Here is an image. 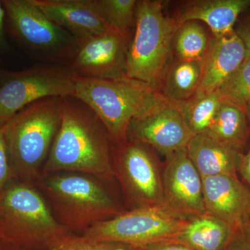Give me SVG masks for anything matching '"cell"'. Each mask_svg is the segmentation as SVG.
Wrapping results in <instances>:
<instances>
[{
  "label": "cell",
  "mask_w": 250,
  "mask_h": 250,
  "mask_svg": "<svg viewBox=\"0 0 250 250\" xmlns=\"http://www.w3.org/2000/svg\"><path fill=\"white\" fill-rule=\"evenodd\" d=\"M57 25L77 41L113 29L100 17L93 0H33Z\"/></svg>",
  "instance_id": "obj_15"
},
{
  "label": "cell",
  "mask_w": 250,
  "mask_h": 250,
  "mask_svg": "<svg viewBox=\"0 0 250 250\" xmlns=\"http://www.w3.org/2000/svg\"><path fill=\"white\" fill-rule=\"evenodd\" d=\"M141 250H193L191 248L179 243V242L174 241V240H169L160 242V243H155V244L150 245L144 247V248H140Z\"/></svg>",
  "instance_id": "obj_29"
},
{
  "label": "cell",
  "mask_w": 250,
  "mask_h": 250,
  "mask_svg": "<svg viewBox=\"0 0 250 250\" xmlns=\"http://www.w3.org/2000/svg\"><path fill=\"white\" fill-rule=\"evenodd\" d=\"M162 182L166 208L188 218L205 213L202 178L186 148L166 156Z\"/></svg>",
  "instance_id": "obj_13"
},
{
  "label": "cell",
  "mask_w": 250,
  "mask_h": 250,
  "mask_svg": "<svg viewBox=\"0 0 250 250\" xmlns=\"http://www.w3.org/2000/svg\"><path fill=\"white\" fill-rule=\"evenodd\" d=\"M111 142L104 126L85 104L72 96L62 98V123L44 170L112 179L115 172Z\"/></svg>",
  "instance_id": "obj_1"
},
{
  "label": "cell",
  "mask_w": 250,
  "mask_h": 250,
  "mask_svg": "<svg viewBox=\"0 0 250 250\" xmlns=\"http://www.w3.org/2000/svg\"><path fill=\"white\" fill-rule=\"evenodd\" d=\"M206 212L233 228L250 222V188L234 175L202 179Z\"/></svg>",
  "instance_id": "obj_14"
},
{
  "label": "cell",
  "mask_w": 250,
  "mask_h": 250,
  "mask_svg": "<svg viewBox=\"0 0 250 250\" xmlns=\"http://www.w3.org/2000/svg\"><path fill=\"white\" fill-rule=\"evenodd\" d=\"M149 147L126 140L113 155L114 172L137 207L164 206L162 171Z\"/></svg>",
  "instance_id": "obj_10"
},
{
  "label": "cell",
  "mask_w": 250,
  "mask_h": 250,
  "mask_svg": "<svg viewBox=\"0 0 250 250\" xmlns=\"http://www.w3.org/2000/svg\"><path fill=\"white\" fill-rule=\"evenodd\" d=\"M238 172L250 186V147L246 154H242L241 161L238 165Z\"/></svg>",
  "instance_id": "obj_30"
},
{
  "label": "cell",
  "mask_w": 250,
  "mask_h": 250,
  "mask_svg": "<svg viewBox=\"0 0 250 250\" xmlns=\"http://www.w3.org/2000/svg\"><path fill=\"white\" fill-rule=\"evenodd\" d=\"M45 187L62 225L71 232L83 233L95 224L122 213L106 189L88 176H54L45 182Z\"/></svg>",
  "instance_id": "obj_6"
},
{
  "label": "cell",
  "mask_w": 250,
  "mask_h": 250,
  "mask_svg": "<svg viewBox=\"0 0 250 250\" xmlns=\"http://www.w3.org/2000/svg\"><path fill=\"white\" fill-rule=\"evenodd\" d=\"M189 219L164 206L136 207L95 224L82 235L95 241L115 242L140 249L173 240Z\"/></svg>",
  "instance_id": "obj_8"
},
{
  "label": "cell",
  "mask_w": 250,
  "mask_h": 250,
  "mask_svg": "<svg viewBox=\"0 0 250 250\" xmlns=\"http://www.w3.org/2000/svg\"><path fill=\"white\" fill-rule=\"evenodd\" d=\"M62 118V98L31 104L3 125L15 178L26 181L47 159Z\"/></svg>",
  "instance_id": "obj_5"
},
{
  "label": "cell",
  "mask_w": 250,
  "mask_h": 250,
  "mask_svg": "<svg viewBox=\"0 0 250 250\" xmlns=\"http://www.w3.org/2000/svg\"><path fill=\"white\" fill-rule=\"evenodd\" d=\"M0 250H22L17 248V247L6 243V242L0 240Z\"/></svg>",
  "instance_id": "obj_33"
},
{
  "label": "cell",
  "mask_w": 250,
  "mask_h": 250,
  "mask_svg": "<svg viewBox=\"0 0 250 250\" xmlns=\"http://www.w3.org/2000/svg\"><path fill=\"white\" fill-rule=\"evenodd\" d=\"M233 229L223 220L205 212L189 219L173 240L193 250H225Z\"/></svg>",
  "instance_id": "obj_19"
},
{
  "label": "cell",
  "mask_w": 250,
  "mask_h": 250,
  "mask_svg": "<svg viewBox=\"0 0 250 250\" xmlns=\"http://www.w3.org/2000/svg\"><path fill=\"white\" fill-rule=\"evenodd\" d=\"M248 121L245 110L223 101L204 135L224 146L242 152L249 136Z\"/></svg>",
  "instance_id": "obj_20"
},
{
  "label": "cell",
  "mask_w": 250,
  "mask_h": 250,
  "mask_svg": "<svg viewBox=\"0 0 250 250\" xmlns=\"http://www.w3.org/2000/svg\"><path fill=\"white\" fill-rule=\"evenodd\" d=\"M14 178L15 176L10 161L3 125L0 123V190Z\"/></svg>",
  "instance_id": "obj_27"
},
{
  "label": "cell",
  "mask_w": 250,
  "mask_h": 250,
  "mask_svg": "<svg viewBox=\"0 0 250 250\" xmlns=\"http://www.w3.org/2000/svg\"><path fill=\"white\" fill-rule=\"evenodd\" d=\"M71 234L26 181L12 179L0 190L1 241L22 250H48Z\"/></svg>",
  "instance_id": "obj_2"
},
{
  "label": "cell",
  "mask_w": 250,
  "mask_h": 250,
  "mask_svg": "<svg viewBox=\"0 0 250 250\" xmlns=\"http://www.w3.org/2000/svg\"><path fill=\"white\" fill-rule=\"evenodd\" d=\"M48 250H141L136 247L115 243L90 239L83 235H69Z\"/></svg>",
  "instance_id": "obj_26"
},
{
  "label": "cell",
  "mask_w": 250,
  "mask_h": 250,
  "mask_svg": "<svg viewBox=\"0 0 250 250\" xmlns=\"http://www.w3.org/2000/svg\"><path fill=\"white\" fill-rule=\"evenodd\" d=\"M223 103L218 90L213 93H196L191 99L178 104L188 128L193 135L205 134Z\"/></svg>",
  "instance_id": "obj_23"
},
{
  "label": "cell",
  "mask_w": 250,
  "mask_h": 250,
  "mask_svg": "<svg viewBox=\"0 0 250 250\" xmlns=\"http://www.w3.org/2000/svg\"><path fill=\"white\" fill-rule=\"evenodd\" d=\"M5 19H6V12L3 6L2 1H0V48H4L6 46L4 34Z\"/></svg>",
  "instance_id": "obj_32"
},
{
  "label": "cell",
  "mask_w": 250,
  "mask_h": 250,
  "mask_svg": "<svg viewBox=\"0 0 250 250\" xmlns=\"http://www.w3.org/2000/svg\"><path fill=\"white\" fill-rule=\"evenodd\" d=\"M75 77L70 67L57 64L3 72L0 75V123L4 125L23 108L42 99L73 96Z\"/></svg>",
  "instance_id": "obj_9"
},
{
  "label": "cell",
  "mask_w": 250,
  "mask_h": 250,
  "mask_svg": "<svg viewBox=\"0 0 250 250\" xmlns=\"http://www.w3.org/2000/svg\"><path fill=\"white\" fill-rule=\"evenodd\" d=\"M186 149L202 179L237 175L243 153L224 146L204 134L193 135Z\"/></svg>",
  "instance_id": "obj_18"
},
{
  "label": "cell",
  "mask_w": 250,
  "mask_h": 250,
  "mask_svg": "<svg viewBox=\"0 0 250 250\" xmlns=\"http://www.w3.org/2000/svg\"><path fill=\"white\" fill-rule=\"evenodd\" d=\"M245 111H246V114L248 121L250 122V104L249 105L247 106L246 109H245Z\"/></svg>",
  "instance_id": "obj_34"
},
{
  "label": "cell",
  "mask_w": 250,
  "mask_h": 250,
  "mask_svg": "<svg viewBox=\"0 0 250 250\" xmlns=\"http://www.w3.org/2000/svg\"><path fill=\"white\" fill-rule=\"evenodd\" d=\"M192 136L178 104L167 100L145 116L132 120L126 140L152 147L166 157L187 147Z\"/></svg>",
  "instance_id": "obj_12"
},
{
  "label": "cell",
  "mask_w": 250,
  "mask_h": 250,
  "mask_svg": "<svg viewBox=\"0 0 250 250\" xmlns=\"http://www.w3.org/2000/svg\"><path fill=\"white\" fill-rule=\"evenodd\" d=\"M179 25L175 18L166 14L163 1H137L134 34L128 49V78L147 83L160 92L163 79L172 62V42Z\"/></svg>",
  "instance_id": "obj_4"
},
{
  "label": "cell",
  "mask_w": 250,
  "mask_h": 250,
  "mask_svg": "<svg viewBox=\"0 0 250 250\" xmlns=\"http://www.w3.org/2000/svg\"><path fill=\"white\" fill-rule=\"evenodd\" d=\"M131 33L113 29L78 41L76 52L69 64L78 77L102 80H121L126 75Z\"/></svg>",
  "instance_id": "obj_11"
},
{
  "label": "cell",
  "mask_w": 250,
  "mask_h": 250,
  "mask_svg": "<svg viewBox=\"0 0 250 250\" xmlns=\"http://www.w3.org/2000/svg\"><path fill=\"white\" fill-rule=\"evenodd\" d=\"M10 30L31 53L49 64L68 66L78 41L57 25L33 0H4Z\"/></svg>",
  "instance_id": "obj_7"
},
{
  "label": "cell",
  "mask_w": 250,
  "mask_h": 250,
  "mask_svg": "<svg viewBox=\"0 0 250 250\" xmlns=\"http://www.w3.org/2000/svg\"><path fill=\"white\" fill-rule=\"evenodd\" d=\"M250 7V0H197L191 1L181 11L176 21L205 23L213 37H221L233 32L239 15Z\"/></svg>",
  "instance_id": "obj_17"
},
{
  "label": "cell",
  "mask_w": 250,
  "mask_h": 250,
  "mask_svg": "<svg viewBox=\"0 0 250 250\" xmlns=\"http://www.w3.org/2000/svg\"><path fill=\"white\" fill-rule=\"evenodd\" d=\"M236 32L240 36L246 46L247 57H250V22L242 26Z\"/></svg>",
  "instance_id": "obj_31"
},
{
  "label": "cell",
  "mask_w": 250,
  "mask_h": 250,
  "mask_svg": "<svg viewBox=\"0 0 250 250\" xmlns=\"http://www.w3.org/2000/svg\"><path fill=\"white\" fill-rule=\"evenodd\" d=\"M222 100L245 110L250 104V57L218 89Z\"/></svg>",
  "instance_id": "obj_25"
},
{
  "label": "cell",
  "mask_w": 250,
  "mask_h": 250,
  "mask_svg": "<svg viewBox=\"0 0 250 250\" xmlns=\"http://www.w3.org/2000/svg\"><path fill=\"white\" fill-rule=\"evenodd\" d=\"M246 57V46L236 31L212 38L202 60L201 82L197 93L210 94L218 90L241 66Z\"/></svg>",
  "instance_id": "obj_16"
},
{
  "label": "cell",
  "mask_w": 250,
  "mask_h": 250,
  "mask_svg": "<svg viewBox=\"0 0 250 250\" xmlns=\"http://www.w3.org/2000/svg\"><path fill=\"white\" fill-rule=\"evenodd\" d=\"M136 0H93L95 9L113 29L131 33L136 19Z\"/></svg>",
  "instance_id": "obj_24"
},
{
  "label": "cell",
  "mask_w": 250,
  "mask_h": 250,
  "mask_svg": "<svg viewBox=\"0 0 250 250\" xmlns=\"http://www.w3.org/2000/svg\"><path fill=\"white\" fill-rule=\"evenodd\" d=\"M225 250H250V222L234 228Z\"/></svg>",
  "instance_id": "obj_28"
},
{
  "label": "cell",
  "mask_w": 250,
  "mask_h": 250,
  "mask_svg": "<svg viewBox=\"0 0 250 250\" xmlns=\"http://www.w3.org/2000/svg\"><path fill=\"white\" fill-rule=\"evenodd\" d=\"M202 62H171L161 83L160 92L166 98L181 104L197 93L201 82Z\"/></svg>",
  "instance_id": "obj_21"
},
{
  "label": "cell",
  "mask_w": 250,
  "mask_h": 250,
  "mask_svg": "<svg viewBox=\"0 0 250 250\" xmlns=\"http://www.w3.org/2000/svg\"><path fill=\"white\" fill-rule=\"evenodd\" d=\"M72 97L96 114L111 141L118 145L127 139L132 120L145 116L167 100L147 83L132 79L102 80L77 75Z\"/></svg>",
  "instance_id": "obj_3"
},
{
  "label": "cell",
  "mask_w": 250,
  "mask_h": 250,
  "mask_svg": "<svg viewBox=\"0 0 250 250\" xmlns=\"http://www.w3.org/2000/svg\"><path fill=\"white\" fill-rule=\"evenodd\" d=\"M210 38L205 26L198 21L179 24L172 42V52L177 59L202 62L209 47Z\"/></svg>",
  "instance_id": "obj_22"
}]
</instances>
